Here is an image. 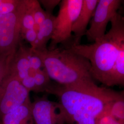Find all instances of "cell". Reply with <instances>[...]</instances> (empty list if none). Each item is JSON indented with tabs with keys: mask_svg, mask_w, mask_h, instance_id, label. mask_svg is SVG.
Listing matches in <instances>:
<instances>
[{
	"mask_svg": "<svg viewBox=\"0 0 124 124\" xmlns=\"http://www.w3.org/2000/svg\"><path fill=\"white\" fill-rule=\"evenodd\" d=\"M46 92L58 98V110L66 124H96L121 94L98 86L94 80L71 85L51 83Z\"/></svg>",
	"mask_w": 124,
	"mask_h": 124,
	"instance_id": "obj_1",
	"label": "cell"
},
{
	"mask_svg": "<svg viewBox=\"0 0 124 124\" xmlns=\"http://www.w3.org/2000/svg\"><path fill=\"white\" fill-rule=\"evenodd\" d=\"M32 49L41 58L50 78L58 84L71 85L94 80L88 60L70 49Z\"/></svg>",
	"mask_w": 124,
	"mask_h": 124,
	"instance_id": "obj_2",
	"label": "cell"
},
{
	"mask_svg": "<svg viewBox=\"0 0 124 124\" xmlns=\"http://www.w3.org/2000/svg\"><path fill=\"white\" fill-rule=\"evenodd\" d=\"M66 48L87 59L93 79L109 86L119 49L106 34L92 44L70 43Z\"/></svg>",
	"mask_w": 124,
	"mask_h": 124,
	"instance_id": "obj_3",
	"label": "cell"
},
{
	"mask_svg": "<svg viewBox=\"0 0 124 124\" xmlns=\"http://www.w3.org/2000/svg\"><path fill=\"white\" fill-rule=\"evenodd\" d=\"M83 0H62L56 17L53 35L49 50L57 47L59 44H66L72 37V27L78 17Z\"/></svg>",
	"mask_w": 124,
	"mask_h": 124,
	"instance_id": "obj_4",
	"label": "cell"
},
{
	"mask_svg": "<svg viewBox=\"0 0 124 124\" xmlns=\"http://www.w3.org/2000/svg\"><path fill=\"white\" fill-rule=\"evenodd\" d=\"M26 0H20L14 11L0 16V54L18 49L21 43V21Z\"/></svg>",
	"mask_w": 124,
	"mask_h": 124,
	"instance_id": "obj_5",
	"label": "cell"
},
{
	"mask_svg": "<svg viewBox=\"0 0 124 124\" xmlns=\"http://www.w3.org/2000/svg\"><path fill=\"white\" fill-rule=\"evenodd\" d=\"M29 98L30 92L9 69L0 85V121L4 115L22 105Z\"/></svg>",
	"mask_w": 124,
	"mask_h": 124,
	"instance_id": "obj_6",
	"label": "cell"
},
{
	"mask_svg": "<svg viewBox=\"0 0 124 124\" xmlns=\"http://www.w3.org/2000/svg\"><path fill=\"white\" fill-rule=\"evenodd\" d=\"M122 1L99 0L90 21V27L85 34L89 40L94 42L105 36L107 25L118 13Z\"/></svg>",
	"mask_w": 124,
	"mask_h": 124,
	"instance_id": "obj_7",
	"label": "cell"
},
{
	"mask_svg": "<svg viewBox=\"0 0 124 124\" xmlns=\"http://www.w3.org/2000/svg\"><path fill=\"white\" fill-rule=\"evenodd\" d=\"M32 114L34 124H66L58 110V102L45 96L32 102Z\"/></svg>",
	"mask_w": 124,
	"mask_h": 124,
	"instance_id": "obj_8",
	"label": "cell"
},
{
	"mask_svg": "<svg viewBox=\"0 0 124 124\" xmlns=\"http://www.w3.org/2000/svg\"><path fill=\"white\" fill-rule=\"evenodd\" d=\"M99 0H83L80 13L72 27L73 40L70 43L79 44L81 37L85 35L87 27L93 16Z\"/></svg>",
	"mask_w": 124,
	"mask_h": 124,
	"instance_id": "obj_9",
	"label": "cell"
},
{
	"mask_svg": "<svg viewBox=\"0 0 124 124\" xmlns=\"http://www.w3.org/2000/svg\"><path fill=\"white\" fill-rule=\"evenodd\" d=\"M10 70L21 81L28 75L34 76L36 71L32 70L27 54V47L20 43L18 47L12 62Z\"/></svg>",
	"mask_w": 124,
	"mask_h": 124,
	"instance_id": "obj_10",
	"label": "cell"
},
{
	"mask_svg": "<svg viewBox=\"0 0 124 124\" xmlns=\"http://www.w3.org/2000/svg\"><path fill=\"white\" fill-rule=\"evenodd\" d=\"M0 124H34L30 98L22 105L4 115Z\"/></svg>",
	"mask_w": 124,
	"mask_h": 124,
	"instance_id": "obj_11",
	"label": "cell"
},
{
	"mask_svg": "<svg viewBox=\"0 0 124 124\" xmlns=\"http://www.w3.org/2000/svg\"><path fill=\"white\" fill-rule=\"evenodd\" d=\"M47 17L40 25L37 31V40L35 49L43 51L47 49V44L52 38L55 26L56 17L53 14L47 13Z\"/></svg>",
	"mask_w": 124,
	"mask_h": 124,
	"instance_id": "obj_12",
	"label": "cell"
},
{
	"mask_svg": "<svg viewBox=\"0 0 124 124\" xmlns=\"http://www.w3.org/2000/svg\"><path fill=\"white\" fill-rule=\"evenodd\" d=\"M110 23L111 28L106 34L119 49L124 51V17L117 13Z\"/></svg>",
	"mask_w": 124,
	"mask_h": 124,
	"instance_id": "obj_13",
	"label": "cell"
},
{
	"mask_svg": "<svg viewBox=\"0 0 124 124\" xmlns=\"http://www.w3.org/2000/svg\"><path fill=\"white\" fill-rule=\"evenodd\" d=\"M120 85H124V51L119 49L109 86Z\"/></svg>",
	"mask_w": 124,
	"mask_h": 124,
	"instance_id": "obj_14",
	"label": "cell"
},
{
	"mask_svg": "<svg viewBox=\"0 0 124 124\" xmlns=\"http://www.w3.org/2000/svg\"><path fill=\"white\" fill-rule=\"evenodd\" d=\"M106 112L124 124V93H121L120 96L112 103Z\"/></svg>",
	"mask_w": 124,
	"mask_h": 124,
	"instance_id": "obj_15",
	"label": "cell"
},
{
	"mask_svg": "<svg viewBox=\"0 0 124 124\" xmlns=\"http://www.w3.org/2000/svg\"><path fill=\"white\" fill-rule=\"evenodd\" d=\"M35 0H26V8L21 21V36L27 30L35 29V23L33 15Z\"/></svg>",
	"mask_w": 124,
	"mask_h": 124,
	"instance_id": "obj_16",
	"label": "cell"
},
{
	"mask_svg": "<svg viewBox=\"0 0 124 124\" xmlns=\"http://www.w3.org/2000/svg\"><path fill=\"white\" fill-rule=\"evenodd\" d=\"M34 78L36 87V93L46 92L52 83L49 75L44 68L36 71Z\"/></svg>",
	"mask_w": 124,
	"mask_h": 124,
	"instance_id": "obj_17",
	"label": "cell"
},
{
	"mask_svg": "<svg viewBox=\"0 0 124 124\" xmlns=\"http://www.w3.org/2000/svg\"><path fill=\"white\" fill-rule=\"evenodd\" d=\"M17 50L0 54V85L9 72Z\"/></svg>",
	"mask_w": 124,
	"mask_h": 124,
	"instance_id": "obj_18",
	"label": "cell"
},
{
	"mask_svg": "<svg viewBox=\"0 0 124 124\" xmlns=\"http://www.w3.org/2000/svg\"><path fill=\"white\" fill-rule=\"evenodd\" d=\"M47 14V13L42 8L39 1L35 0L33 7V15L35 23V29L37 32L41 24L46 19Z\"/></svg>",
	"mask_w": 124,
	"mask_h": 124,
	"instance_id": "obj_19",
	"label": "cell"
},
{
	"mask_svg": "<svg viewBox=\"0 0 124 124\" xmlns=\"http://www.w3.org/2000/svg\"><path fill=\"white\" fill-rule=\"evenodd\" d=\"M27 54L30 67L32 70L37 71L42 68H44V64L41 58L31 47H27Z\"/></svg>",
	"mask_w": 124,
	"mask_h": 124,
	"instance_id": "obj_20",
	"label": "cell"
},
{
	"mask_svg": "<svg viewBox=\"0 0 124 124\" xmlns=\"http://www.w3.org/2000/svg\"><path fill=\"white\" fill-rule=\"evenodd\" d=\"M20 2V0H0V16L14 11Z\"/></svg>",
	"mask_w": 124,
	"mask_h": 124,
	"instance_id": "obj_21",
	"label": "cell"
},
{
	"mask_svg": "<svg viewBox=\"0 0 124 124\" xmlns=\"http://www.w3.org/2000/svg\"><path fill=\"white\" fill-rule=\"evenodd\" d=\"M22 38L30 43L31 48L35 49L37 40V32L34 28L27 30L22 35Z\"/></svg>",
	"mask_w": 124,
	"mask_h": 124,
	"instance_id": "obj_22",
	"label": "cell"
},
{
	"mask_svg": "<svg viewBox=\"0 0 124 124\" xmlns=\"http://www.w3.org/2000/svg\"><path fill=\"white\" fill-rule=\"evenodd\" d=\"M96 124H123L117 120L113 117L105 112L96 120Z\"/></svg>",
	"mask_w": 124,
	"mask_h": 124,
	"instance_id": "obj_23",
	"label": "cell"
},
{
	"mask_svg": "<svg viewBox=\"0 0 124 124\" xmlns=\"http://www.w3.org/2000/svg\"><path fill=\"white\" fill-rule=\"evenodd\" d=\"M23 85L29 92L36 93V87L34 76L28 75L21 81Z\"/></svg>",
	"mask_w": 124,
	"mask_h": 124,
	"instance_id": "obj_24",
	"label": "cell"
},
{
	"mask_svg": "<svg viewBox=\"0 0 124 124\" xmlns=\"http://www.w3.org/2000/svg\"><path fill=\"white\" fill-rule=\"evenodd\" d=\"M40 4L44 6L46 9V12L47 13L53 14V11L55 8L60 3V0H39Z\"/></svg>",
	"mask_w": 124,
	"mask_h": 124,
	"instance_id": "obj_25",
	"label": "cell"
},
{
	"mask_svg": "<svg viewBox=\"0 0 124 124\" xmlns=\"http://www.w3.org/2000/svg\"><path fill=\"white\" fill-rule=\"evenodd\" d=\"M122 4H123V6H124V0L122 1Z\"/></svg>",
	"mask_w": 124,
	"mask_h": 124,
	"instance_id": "obj_26",
	"label": "cell"
}]
</instances>
